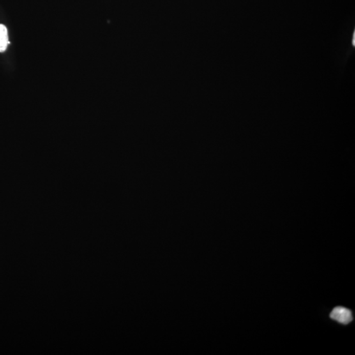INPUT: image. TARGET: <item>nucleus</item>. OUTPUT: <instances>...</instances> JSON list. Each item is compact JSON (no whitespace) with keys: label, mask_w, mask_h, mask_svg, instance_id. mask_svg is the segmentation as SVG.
I'll use <instances>...</instances> for the list:
<instances>
[{"label":"nucleus","mask_w":355,"mask_h":355,"mask_svg":"<svg viewBox=\"0 0 355 355\" xmlns=\"http://www.w3.org/2000/svg\"><path fill=\"white\" fill-rule=\"evenodd\" d=\"M330 318L341 324H348L352 320V315L351 311L348 308L337 306L331 311Z\"/></svg>","instance_id":"f257e3e1"},{"label":"nucleus","mask_w":355,"mask_h":355,"mask_svg":"<svg viewBox=\"0 0 355 355\" xmlns=\"http://www.w3.org/2000/svg\"><path fill=\"white\" fill-rule=\"evenodd\" d=\"M9 43L8 29L5 25H0V52H4Z\"/></svg>","instance_id":"f03ea898"},{"label":"nucleus","mask_w":355,"mask_h":355,"mask_svg":"<svg viewBox=\"0 0 355 355\" xmlns=\"http://www.w3.org/2000/svg\"><path fill=\"white\" fill-rule=\"evenodd\" d=\"M352 46H354V45H355V32H354V34H353V38H352Z\"/></svg>","instance_id":"7ed1b4c3"}]
</instances>
